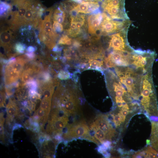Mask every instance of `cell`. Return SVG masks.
Listing matches in <instances>:
<instances>
[{
    "label": "cell",
    "mask_w": 158,
    "mask_h": 158,
    "mask_svg": "<svg viewBox=\"0 0 158 158\" xmlns=\"http://www.w3.org/2000/svg\"><path fill=\"white\" fill-rule=\"evenodd\" d=\"M29 60L25 55L19 56L16 58H12L8 60L4 72V82L6 85L16 82L20 78L25 64Z\"/></svg>",
    "instance_id": "6da1fadb"
},
{
    "label": "cell",
    "mask_w": 158,
    "mask_h": 158,
    "mask_svg": "<svg viewBox=\"0 0 158 158\" xmlns=\"http://www.w3.org/2000/svg\"><path fill=\"white\" fill-rule=\"evenodd\" d=\"M125 0H103L101 6L103 12L112 19L128 20L125 12Z\"/></svg>",
    "instance_id": "7a4b0ae2"
},
{
    "label": "cell",
    "mask_w": 158,
    "mask_h": 158,
    "mask_svg": "<svg viewBox=\"0 0 158 158\" xmlns=\"http://www.w3.org/2000/svg\"><path fill=\"white\" fill-rule=\"evenodd\" d=\"M67 127V131L63 135L64 139L83 137L87 138L88 140L96 143V140L95 138L90 135V129L84 121L69 125Z\"/></svg>",
    "instance_id": "3957f363"
},
{
    "label": "cell",
    "mask_w": 158,
    "mask_h": 158,
    "mask_svg": "<svg viewBox=\"0 0 158 158\" xmlns=\"http://www.w3.org/2000/svg\"><path fill=\"white\" fill-rule=\"evenodd\" d=\"M128 27L109 36L108 49L115 51H124L132 48L128 44L127 33Z\"/></svg>",
    "instance_id": "277c9868"
},
{
    "label": "cell",
    "mask_w": 158,
    "mask_h": 158,
    "mask_svg": "<svg viewBox=\"0 0 158 158\" xmlns=\"http://www.w3.org/2000/svg\"><path fill=\"white\" fill-rule=\"evenodd\" d=\"M130 22L129 19L118 20L103 18L100 26L101 35H106L118 32L128 27Z\"/></svg>",
    "instance_id": "5b68a950"
},
{
    "label": "cell",
    "mask_w": 158,
    "mask_h": 158,
    "mask_svg": "<svg viewBox=\"0 0 158 158\" xmlns=\"http://www.w3.org/2000/svg\"><path fill=\"white\" fill-rule=\"evenodd\" d=\"M103 16L100 12L94 13L87 18L88 31L92 35H100V26L103 20Z\"/></svg>",
    "instance_id": "8992f818"
},
{
    "label": "cell",
    "mask_w": 158,
    "mask_h": 158,
    "mask_svg": "<svg viewBox=\"0 0 158 158\" xmlns=\"http://www.w3.org/2000/svg\"><path fill=\"white\" fill-rule=\"evenodd\" d=\"M94 123L106 134L107 140H111L115 131L108 121L107 116L103 115H99Z\"/></svg>",
    "instance_id": "52a82bcc"
},
{
    "label": "cell",
    "mask_w": 158,
    "mask_h": 158,
    "mask_svg": "<svg viewBox=\"0 0 158 158\" xmlns=\"http://www.w3.org/2000/svg\"><path fill=\"white\" fill-rule=\"evenodd\" d=\"M12 32L9 29L2 30L0 33L1 45L8 51L11 48V44Z\"/></svg>",
    "instance_id": "ba28073f"
},
{
    "label": "cell",
    "mask_w": 158,
    "mask_h": 158,
    "mask_svg": "<svg viewBox=\"0 0 158 158\" xmlns=\"http://www.w3.org/2000/svg\"><path fill=\"white\" fill-rule=\"evenodd\" d=\"M7 120L10 121L13 117L18 115V108L14 100L10 99L6 106Z\"/></svg>",
    "instance_id": "9c48e42d"
},
{
    "label": "cell",
    "mask_w": 158,
    "mask_h": 158,
    "mask_svg": "<svg viewBox=\"0 0 158 158\" xmlns=\"http://www.w3.org/2000/svg\"><path fill=\"white\" fill-rule=\"evenodd\" d=\"M95 132L94 136L96 140L103 144L106 140L107 137L104 133L93 122L90 126V128Z\"/></svg>",
    "instance_id": "30bf717a"
},
{
    "label": "cell",
    "mask_w": 158,
    "mask_h": 158,
    "mask_svg": "<svg viewBox=\"0 0 158 158\" xmlns=\"http://www.w3.org/2000/svg\"><path fill=\"white\" fill-rule=\"evenodd\" d=\"M17 87L16 91V96L19 100L25 99L29 96L28 92V88L25 83L19 84Z\"/></svg>",
    "instance_id": "8fae6325"
},
{
    "label": "cell",
    "mask_w": 158,
    "mask_h": 158,
    "mask_svg": "<svg viewBox=\"0 0 158 158\" xmlns=\"http://www.w3.org/2000/svg\"><path fill=\"white\" fill-rule=\"evenodd\" d=\"M65 17V11L60 4L54 11L53 16L54 20L61 24L64 22Z\"/></svg>",
    "instance_id": "7c38bea8"
},
{
    "label": "cell",
    "mask_w": 158,
    "mask_h": 158,
    "mask_svg": "<svg viewBox=\"0 0 158 158\" xmlns=\"http://www.w3.org/2000/svg\"><path fill=\"white\" fill-rule=\"evenodd\" d=\"M75 7L79 13H91L90 2L89 1H85L80 4L76 3Z\"/></svg>",
    "instance_id": "4fadbf2b"
},
{
    "label": "cell",
    "mask_w": 158,
    "mask_h": 158,
    "mask_svg": "<svg viewBox=\"0 0 158 158\" xmlns=\"http://www.w3.org/2000/svg\"><path fill=\"white\" fill-rule=\"evenodd\" d=\"M75 19L76 23L77 28L83 30V28L85 22V16L83 15H78Z\"/></svg>",
    "instance_id": "5bb4252c"
},
{
    "label": "cell",
    "mask_w": 158,
    "mask_h": 158,
    "mask_svg": "<svg viewBox=\"0 0 158 158\" xmlns=\"http://www.w3.org/2000/svg\"><path fill=\"white\" fill-rule=\"evenodd\" d=\"M51 99L44 98L41 101L40 108L49 114L51 109Z\"/></svg>",
    "instance_id": "9a60e30c"
},
{
    "label": "cell",
    "mask_w": 158,
    "mask_h": 158,
    "mask_svg": "<svg viewBox=\"0 0 158 158\" xmlns=\"http://www.w3.org/2000/svg\"><path fill=\"white\" fill-rule=\"evenodd\" d=\"M11 8V6L4 2H1L0 15L1 16H4L8 13Z\"/></svg>",
    "instance_id": "2e32d148"
},
{
    "label": "cell",
    "mask_w": 158,
    "mask_h": 158,
    "mask_svg": "<svg viewBox=\"0 0 158 158\" xmlns=\"http://www.w3.org/2000/svg\"><path fill=\"white\" fill-rule=\"evenodd\" d=\"M72 40L66 35H63L58 42V44L60 45H70L72 44Z\"/></svg>",
    "instance_id": "e0dca14e"
},
{
    "label": "cell",
    "mask_w": 158,
    "mask_h": 158,
    "mask_svg": "<svg viewBox=\"0 0 158 158\" xmlns=\"http://www.w3.org/2000/svg\"><path fill=\"white\" fill-rule=\"evenodd\" d=\"M52 28L54 31L58 34L62 32L63 30L62 25L54 20H53Z\"/></svg>",
    "instance_id": "ac0fdd59"
},
{
    "label": "cell",
    "mask_w": 158,
    "mask_h": 158,
    "mask_svg": "<svg viewBox=\"0 0 158 158\" xmlns=\"http://www.w3.org/2000/svg\"><path fill=\"white\" fill-rule=\"evenodd\" d=\"M70 77V73L67 71L61 70L58 73L57 77L61 80H66L69 78Z\"/></svg>",
    "instance_id": "d6986e66"
},
{
    "label": "cell",
    "mask_w": 158,
    "mask_h": 158,
    "mask_svg": "<svg viewBox=\"0 0 158 158\" xmlns=\"http://www.w3.org/2000/svg\"><path fill=\"white\" fill-rule=\"evenodd\" d=\"M24 44L20 42H18L15 44L14 48L18 54H22L24 52L25 49Z\"/></svg>",
    "instance_id": "ffe728a7"
},
{
    "label": "cell",
    "mask_w": 158,
    "mask_h": 158,
    "mask_svg": "<svg viewBox=\"0 0 158 158\" xmlns=\"http://www.w3.org/2000/svg\"><path fill=\"white\" fill-rule=\"evenodd\" d=\"M27 88L29 90H37L38 85L36 81L32 80L25 83Z\"/></svg>",
    "instance_id": "44dd1931"
},
{
    "label": "cell",
    "mask_w": 158,
    "mask_h": 158,
    "mask_svg": "<svg viewBox=\"0 0 158 158\" xmlns=\"http://www.w3.org/2000/svg\"><path fill=\"white\" fill-rule=\"evenodd\" d=\"M111 115L112 117L113 121L115 126L117 127L119 126L122 123L119 112L117 115Z\"/></svg>",
    "instance_id": "7402d4cb"
},
{
    "label": "cell",
    "mask_w": 158,
    "mask_h": 158,
    "mask_svg": "<svg viewBox=\"0 0 158 158\" xmlns=\"http://www.w3.org/2000/svg\"><path fill=\"white\" fill-rule=\"evenodd\" d=\"M5 95L4 92L1 90L0 92V107H3L5 101Z\"/></svg>",
    "instance_id": "603a6c76"
},
{
    "label": "cell",
    "mask_w": 158,
    "mask_h": 158,
    "mask_svg": "<svg viewBox=\"0 0 158 158\" xmlns=\"http://www.w3.org/2000/svg\"><path fill=\"white\" fill-rule=\"evenodd\" d=\"M25 55L30 60L33 59L35 57V55L33 52H28V53H26Z\"/></svg>",
    "instance_id": "cb8c5ba5"
},
{
    "label": "cell",
    "mask_w": 158,
    "mask_h": 158,
    "mask_svg": "<svg viewBox=\"0 0 158 158\" xmlns=\"http://www.w3.org/2000/svg\"><path fill=\"white\" fill-rule=\"evenodd\" d=\"M119 112H120L123 116H126L129 112V110L127 109H121Z\"/></svg>",
    "instance_id": "d4e9b609"
},
{
    "label": "cell",
    "mask_w": 158,
    "mask_h": 158,
    "mask_svg": "<svg viewBox=\"0 0 158 158\" xmlns=\"http://www.w3.org/2000/svg\"><path fill=\"white\" fill-rule=\"evenodd\" d=\"M35 50V48L33 46H29L27 48V50L29 52H33Z\"/></svg>",
    "instance_id": "484cf974"
},
{
    "label": "cell",
    "mask_w": 158,
    "mask_h": 158,
    "mask_svg": "<svg viewBox=\"0 0 158 158\" xmlns=\"http://www.w3.org/2000/svg\"><path fill=\"white\" fill-rule=\"evenodd\" d=\"M78 4L81 3L84 1H87L86 0H71Z\"/></svg>",
    "instance_id": "4316f807"
},
{
    "label": "cell",
    "mask_w": 158,
    "mask_h": 158,
    "mask_svg": "<svg viewBox=\"0 0 158 158\" xmlns=\"http://www.w3.org/2000/svg\"><path fill=\"white\" fill-rule=\"evenodd\" d=\"M87 1H95L97 2H102L103 0H86Z\"/></svg>",
    "instance_id": "83f0119b"
},
{
    "label": "cell",
    "mask_w": 158,
    "mask_h": 158,
    "mask_svg": "<svg viewBox=\"0 0 158 158\" xmlns=\"http://www.w3.org/2000/svg\"><path fill=\"white\" fill-rule=\"evenodd\" d=\"M24 1H25V0H24Z\"/></svg>",
    "instance_id": "f1b7e54d"
}]
</instances>
